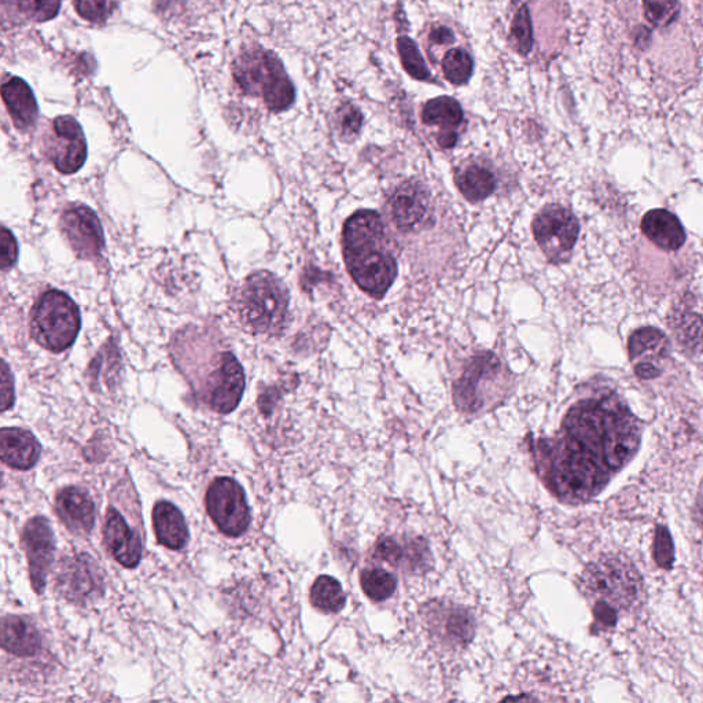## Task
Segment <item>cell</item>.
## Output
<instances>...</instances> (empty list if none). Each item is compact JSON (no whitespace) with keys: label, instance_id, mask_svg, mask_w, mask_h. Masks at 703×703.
Masks as SVG:
<instances>
[{"label":"cell","instance_id":"cell-20","mask_svg":"<svg viewBox=\"0 0 703 703\" xmlns=\"http://www.w3.org/2000/svg\"><path fill=\"white\" fill-rule=\"evenodd\" d=\"M153 525L158 543L179 551L189 540V529L182 511L171 502H158L153 510Z\"/></svg>","mask_w":703,"mask_h":703},{"label":"cell","instance_id":"cell-33","mask_svg":"<svg viewBox=\"0 0 703 703\" xmlns=\"http://www.w3.org/2000/svg\"><path fill=\"white\" fill-rule=\"evenodd\" d=\"M14 5L27 20L46 22L57 16L61 0H14Z\"/></svg>","mask_w":703,"mask_h":703},{"label":"cell","instance_id":"cell-37","mask_svg":"<svg viewBox=\"0 0 703 703\" xmlns=\"http://www.w3.org/2000/svg\"><path fill=\"white\" fill-rule=\"evenodd\" d=\"M18 260V245L13 233L2 228L0 233V268L3 271H9Z\"/></svg>","mask_w":703,"mask_h":703},{"label":"cell","instance_id":"cell-27","mask_svg":"<svg viewBox=\"0 0 703 703\" xmlns=\"http://www.w3.org/2000/svg\"><path fill=\"white\" fill-rule=\"evenodd\" d=\"M311 603L323 613L341 612L347 603V595L341 584L330 576H320L311 588Z\"/></svg>","mask_w":703,"mask_h":703},{"label":"cell","instance_id":"cell-19","mask_svg":"<svg viewBox=\"0 0 703 703\" xmlns=\"http://www.w3.org/2000/svg\"><path fill=\"white\" fill-rule=\"evenodd\" d=\"M642 230L654 245L664 250H679L686 242L682 223L665 209H654L646 213L642 220Z\"/></svg>","mask_w":703,"mask_h":703},{"label":"cell","instance_id":"cell-16","mask_svg":"<svg viewBox=\"0 0 703 703\" xmlns=\"http://www.w3.org/2000/svg\"><path fill=\"white\" fill-rule=\"evenodd\" d=\"M422 121L439 128L436 139L443 149H452L458 142V128L463 121L462 106L451 97L430 99L422 109Z\"/></svg>","mask_w":703,"mask_h":703},{"label":"cell","instance_id":"cell-7","mask_svg":"<svg viewBox=\"0 0 703 703\" xmlns=\"http://www.w3.org/2000/svg\"><path fill=\"white\" fill-rule=\"evenodd\" d=\"M205 506L213 524L226 536L244 535L252 521L244 488L233 478H216L206 492Z\"/></svg>","mask_w":703,"mask_h":703},{"label":"cell","instance_id":"cell-21","mask_svg":"<svg viewBox=\"0 0 703 703\" xmlns=\"http://www.w3.org/2000/svg\"><path fill=\"white\" fill-rule=\"evenodd\" d=\"M2 647L17 657H33L42 649L38 629L20 616H5L2 620Z\"/></svg>","mask_w":703,"mask_h":703},{"label":"cell","instance_id":"cell-18","mask_svg":"<svg viewBox=\"0 0 703 703\" xmlns=\"http://www.w3.org/2000/svg\"><path fill=\"white\" fill-rule=\"evenodd\" d=\"M3 101L9 110L14 125L21 131H27L38 120V103L28 84L20 77H9L2 86Z\"/></svg>","mask_w":703,"mask_h":703},{"label":"cell","instance_id":"cell-3","mask_svg":"<svg viewBox=\"0 0 703 703\" xmlns=\"http://www.w3.org/2000/svg\"><path fill=\"white\" fill-rule=\"evenodd\" d=\"M289 300V290L278 276L268 271L250 275L237 303L242 325L255 336H274L285 325Z\"/></svg>","mask_w":703,"mask_h":703},{"label":"cell","instance_id":"cell-26","mask_svg":"<svg viewBox=\"0 0 703 703\" xmlns=\"http://www.w3.org/2000/svg\"><path fill=\"white\" fill-rule=\"evenodd\" d=\"M677 342L691 355L703 353V319L693 312H676L669 319Z\"/></svg>","mask_w":703,"mask_h":703},{"label":"cell","instance_id":"cell-41","mask_svg":"<svg viewBox=\"0 0 703 703\" xmlns=\"http://www.w3.org/2000/svg\"><path fill=\"white\" fill-rule=\"evenodd\" d=\"M701 518H702V522H703V504L701 506Z\"/></svg>","mask_w":703,"mask_h":703},{"label":"cell","instance_id":"cell-14","mask_svg":"<svg viewBox=\"0 0 703 703\" xmlns=\"http://www.w3.org/2000/svg\"><path fill=\"white\" fill-rule=\"evenodd\" d=\"M430 194L423 183L408 180L390 198V213L393 223L401 233H412L421 227L428 216Z\"/></svg>","mask_w":703,"mask_h":703},{"label":"cell","instance_id":"cell-1","mask_svg":"<svg viewBox=\"0 0 703 703\" xmlns=\"http://www.w3.org/2000/svg\"><path fill=\"white\" fill-rule=\"evenodd\" d=\"M342 252L349 275L364 293L375 300L388 293L397 276V263L377 211L362 209L349 217L342 228Z\"/></svg>","mask_w":703,"mask_h":703},{"label":"cell","instance_id":"cell-25","mask_svg":"<svg viewBox=\"0 0 703 703\" xmlns=\"http://www.w3.org/2000/svg\"><path fill=\"white\" fill-rule=\"evenodd\" d=\"M455 180L460 193L470 202L484 201L496 189L495 175L481 165H469L462 169Z\"/></svg>","mask_w":703,"mask_h":703},{"label":"cell","instance_id":"cell-29","mask_svg":"<svg viewBox=\"0 0 703 703\" xmlns=\"http://www.w3.org/2000/svg\"><path fill=\"white\" fill-rule=\"evenodd\" d=\"M473 71L474 61L466 50L451 49L444 55V76L454 86H463V84L469 82Z\"/></svg>","mask_w":703,"mask_h":703},{"label":"cell","instance_id":"cell-35","mask_svg":"<svg viewBox=\"0 0 703 703\" xmlns=\"http://www.w3.org/2000/svg\"><path fill=\"white\" fill-rule=\"evenodd\" d=\"M117 0H75L79 16L94 24H103L112 16Z\"/></svg>","mask_w":703,"mask_h":703},{"label":"cell","instance_id":"cell-32","mask_svg":"<svg viewBox=\"0 0 703 703\" xmlns=\"http://www.w3.org/2000/svg\"><path fill=\"white\" fill-rule=\"evenodd\" d=\"M644 16L657 28L669 27L679 17L677 0H643Z\"/></svg>","mask_w":703,"mask_h":703},{"label":"cell","instance_id":"cell-9","mask_svg":"<svg viewBox=\"0 0 703 703\" xmlns=\"http://www.w3.org/2000/svg\"><path fill=\"white\" fill-rule=\"evenodd\" d=\"M245 390L244 368L231 352L220 353L219 362L200 386V397L219 414H230L238 407Z\"/></svg>","mask_w":703,"mask_h":703},{"label":"cell","instance_id":"cell-2","mask_svg":"<svg viewBox=\"0 0 703 703\" xmlns=\"http://www.w3.org/2000/svg\"><path fill=\"white\" fill-rule=\"evenodd\" d=\"M235 82L246 95L263 98L271 112H283L293 105L296 91L281 60L259 46L249 47L234 61Z\"/></svg>","mask_w":703,"mask_h":703},{"label":"cell","instance_id":"cell-22","mask_svg":"<svg viewBox=\"0 0 703 703\" xmlns=\"http://www.w3.org/2000/svg\"><path fill=\"white\" fill-rule=\"evenodd\" d=\"M374 557L392 563L397 568L408 566L410 569H418L428 561L429 548L425 541L419 539L400 543L393 537H381L375 543Z\"/></svg>","mask_w":703,"mask_h":703},{"label":"cell","instance_id":"cell-6","mask_svg":"<svg viewBox=\"0 0 703 703\" xmlns=\"http://www.w3.org/2000/svg\"><path fill=\"white\" fill-rule=\"evenodd\" d=\"M533 235L547 259L565 263L572 256L580 234V224L570 209L558 204L544 206L532 224Z\"/></svg>","mask_w":703,"mask_h":703},{"label":"cell","instance_id":"cell-10","mask_svg":"<svg viewBox=\"0 0 703 703\" xmlns=\"http://www.w3.org/2000/svg\"><path fill=\"white\" fill-rule=\"evenodd\" d=\"M21 546L27 555L32 588L42 595L55 554V536L49 520L44 517L29 520L22 530Z\"/></svg>","mask_w":703,"mask_h":703},{"label":"cell","instance_id":"cell-5","mask_svg":"<svg viewBox=\"0 0 703 703\" xmlns=\"http://www.w3.org/2000/svg\"><path fill=\"white\" fill-rule=\"evenodd\" d=\"M584 583L603 602L618 607L636 605L642 594V579L631 563L605 558L585 570Z\"/></svg>","mask_w":703,"mask_h":703},{"label":"cell","instance_id":"cell-17","mask_svg":"<svg viewBox=\"0 0 703 703\" xmlns=\"http://www.w3.org/2000/svg\"><path fill=\"white\" fill-rule=\"evenodd\" d=\"M42 445L28 430L5 428L0 432V458L16 470H29L38 463Z\"/></svg>","mask_w":703,"mask_h":703},{"label":"cell","instance_id":"cell-28","mask_svg":"<svg viewBox=\"0 0 703 703\" xmlns=\"http://www.w3.org/2000/svg\"><path fill=\"white\" fill-rule=\"evenodd\" d=\"M360 584L364 594L374 602H384L395 594L397 587L396 577L385 569H364L360 574Z\"/></svg>","mask_w":703,"mask_h":703},{"label":"cell","instance_id":"cell-23","mask_svg":"<svg viewBox=\"0 0 703 703\" xmlns=\"http://www.w3.org/2000/svg\"><path fill=\"white\" fill-rule=\"evenodd\" d=\"M629 357L632 363L636 364H651L657 366V363L666 359L669 353V341L665 334L654 327H643L632 334L628 342ZM660 368V367H658Z\"/></svg>","mask_w":703,"mask_h":703},{"label":"cell","instance_id":"cell-36","mask_svg":"<svg viewBox=\"0 0 703 703\" xmlns=\"http://www.w3.org/2000/svg\"><path fill=\"white\" fill-rule=\"evenodd\" d=\"M654 558L657 565L665 570L672 569L673 561H675L671 533L662 525H658L655 530Z\"/></svg>","mask_w":703,"mask_h":703},{"label":"cell","instance_id":"cell-30","mask_svg":"<svg viewBox=\"0 0 703 703\" xmlns=\"http://www.w3.org/2000/svg\"><path fill=\"white\" fill-rule=\"evenodd\" d=\"M397 50H399L404 71H406L412 79L421 80V82H429L432 75H430L429 68L426 66V62L423 60L417 44L412 42L407 36H400V38L397 39Z\"/></svg>","mask_w":703,"mask_h":703},{"label":"cell","instance_id":"cell-40","mask_svg":"<svg viewBox=\"0 0 703 703\" xmlns=\"http://www.w3.org/2000/svg\"><path fill=\"white\" fill-rule=\"evenodd\" d=\"M595 618L603 627H613L616 624V610L609 603L599 601L595 606Z\"/></svg>","mask_w":703,"mask_h":703},{"label":"cell","instance_id":"cell-31","mask_svg":"<svg viewBox=\"0 0 703 703\" xmlns=\"http://www.w3.org/2000/svg\"><path fill=\"white\" fill-rule=\"evenodd\" d=\"M511 44L520 55H528L533 47L532 18L528 6L520 7L511 22Z\"/></svg>","mask_w":703,"mask_h":703},{"label":"cell","instance_id":"cell-13","mask_svg":"<svg viewBox=\"0 0 703 703\" xmlns=\"http://www.w3.org/2000/svg\"><path fill=\"white\" fill-rule=\"evenodd\" d=\"M103 535L110 554L124 568L135 569L141 563L143 554L141 533L128 525L124 515L114 507H109L106 511Z\"/></svg>","mask_w":703,"mask_h":703},{"label":"cell","instance_id":"cell-24","mask_svg":"<svg viewBox=\"0 0 703 703\" xmlns=\"http://www.w3.org/2000/svg\"><path fill=\"white\" fill-rule=\"evenodd\" d=\"M639 436L629 417L618 423L603 445V459L609 469H618L633 455Z\"/></svg>","mask_w":703,"mask_h":703},{"label":"cell","instance_id":"cell-4","mask_svg":"<svg viewBox=\"0 0 703 703\" xmlns=\"http://www.w3.org/2000/svg\"><path fill=\"white\" fill-rule=\"evenodd\" d=\"M82 327L79 308L68 294L50 290L32 309L31 333L40 347L64 352L75 344Z\"/></svg>","mask_w":703,"mask_h":703},{"label":"cell","instance_id":"cell-11","mask_svg":"<svg viewBox=\"0 0 703 703\" xmlns=\"http://www.w3.org/2000/svg\"><path fill=\"white\" fill-rule=\"evenodd\" d=\"M57 590L69 602L84 603L103 594V580L97 563L87 554L62 559L57 574Z\"/></svg>","mask_w":703,"mask_h":703},{"label":"cell","instance_id":"cell-12","mask_svg":"<svg viewBox=\"0 0 703 703\" xmlns=\"http://www.w3.org/2000/svg\"><path fill=\"white\" fill-rule=\"evenodd\" d=\"M60 226L79 259L95 260L105 248V235L97 213L84 205L72 206L62 213Z\"/></svg>","mask_w":703,"mask_h":703},{"label":"cell","instance_id":"cell-15","mask_svg":"<svg viewBox=\"0 0 703 703\" xmlns=\"http://www.w3.org/2000/svg\"><path fill=\"white\" fill-rule=\"evenodd\" d=\"M55 511L73 535L87 537L95 524V504L82 488L69 487L58 492Z\"/></svg>","mask_w":703,"mask_h":703},{"label":"cell","instance_id":"cell-38","mask_svg":"<svg viewBox=\"0 0 703 703\" xmlns=\"http://www.w3.org/2000/svg\"><path fill=\"white\" fill-rule=\"evenodd\" d=\"M0 378H2V411L6 412L14 406V378L11 374L9 364L2 360V370H0Z\"/></svg>","mask_w":703,"mask_h":703},{"label":"cell","instance_id":"cell-39","mask_svg":"<svg viewBox=\"0 0 703 703\" xmlns=\"http://www.w3.org/2000/svg\"><path fill=\"white\" fill-rule=\"evenodd\" d=\"M455 42L454 32L444 25H436L429 33L430 46H448Z\"/></svg>","mask_w":703,"mask_h":703},{"label":"cell","instance_id":"cell-34","mask_svg":"<svg viewBox=\"0 0 703 703\" xmlns=\"http://www.w3.org/2000/svg\"><path fill=\"white\" fill-rule=\"evenodd\" d=\"M337 125L342 141L353 142L362 130L363 114L352 103H344L337 112Z\"/></svg>","mask_w":703,"mask_h":703},{"label":"cell","instance_id":"cell-8","mask_svg":"<svg viewBox=\"0 0 703 703\" xmlns=\"http://www.w3.org/2000/svg\"><path fill=\"white\" fill-rule=\"evenodd\" d=\"M44 154L61 174L72 175L87 160V141L80 124L72 116L53 120L44 135Z\"/></svg>","mask_w":703,"mask_h":703}]
</instances>
